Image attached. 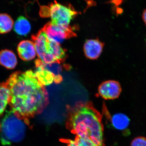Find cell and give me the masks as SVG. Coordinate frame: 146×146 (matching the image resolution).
I'll return each instance as SVG.
<instances>
[{
	"label": "cell",
	"instance_id": "2",
	"mask_svg": "<svg viewBox=\"0 0 146 146\" xmlns=\"http://www.w3.org/2000/svg\"><path fill=\"white\" fill-rule=\"evenodd\" d=\"M66 126L77 137L91 140L96 146H104L102 116L89 102H79L68 107Z\"/></svg>",
	"mask_w": 146,
	"mask_h": 146
},
{
	"label": "cell",
	"instance_id": "14",
	"mask_svg": "<svg viewBox=\"0 0 146 146\" xmlns=\"http://www.w3.org/2000/svg\"><path fill=\"white\" fill-rule=\"evenodd\" d=\"M10 91L6 82L0 84V117L2 116L9 103Z\"/></svg>",
	"mask_w": 146,
	"mask_h": 146
},
{
	"label": "cell",
	"instance_id": "6",
	"mask_svg": "<svg viewBox=\"0 0 146 146\" xmlns=\"http://www.w3.org/2000/svg\"><path fill=\"white\" fill-rule=\"evenodd\" d=\"M47 36L52 41L60 44L66 39L76 36L70 26L68 27L56 25L49 22L42 28Z\"/></svg>",
	"mask_w": 146,
	"mask_h": 146
},
{
	"label": "cell",
	"instance_id": "19",
	"mask_svg": "<svg viewBox=\"0 0 146 146\" xmlns=\"http://www.w3.org/2000/svg\"><path fill=\"white\" fill-rule=\"evenodd\" d=\"M63 81V78L61 75L54 76V81L56 84H59Z\"/></svg>",
	"mask_w": 146,
	"mask_h": 146
},
{
	"label": "cell",
	"instance_id": "9",
	"mask_svg": "<svg viewBox=\"0 0 146 146\" xmlns=\"http://www.w3.org/2000/svg\"><path fill=\"white\" fill-rule=\"evenodd\" d=\"M18 55L24 61H29L34 59L36 51L33 42L30 40H23L18 44L17 47Z\"/></svg>",
	"mask_w": 146,
	"mask_h": 146
},
{
	"label": "cell",
	"instance_id": "20",
	"mask_svg": "<svg viewBox=\"0 0 146 146\" xmlns=\"http://www.w3.org/2000/svg\"><path fill=\"white\" fill-rule=\"evenodd\" d=\"M142 19L144 23L146 25V8L144 10L142 14Z\"/></svg>",
	"mask_w": 146,
	"mask_h": 146
},
{
	"label": "cell",
	"instance_id": "12",
	"mask_svg": "<svg viewBox=\"0 0 146 146\" xmlns=\"http://www.w3.org/2000/svg\"><path fill=\"white\" fill-rule=\"evenodd\" d=\"M107 115L110 117V125L117 130H125L130 123L129 118L123 113H116L111 116Z\"/></svg>",
	"mask_w": 146,
	"mask_h": 146
},
{
	"label": "cell",
	"instance_id": "8",
	"mask_svg": "<svg viewBox=\"0 0 146 146\" xmlns=\"http://www.w3.org/2000/svg\"><path fill=\"white\" fill-rule=\"evenodd\" d=\"M104 44L98 39H87L84 45V51L87 58L95 60L101 54Z\"/></svg>",
	"mask_w": 146,
	"mask_h": 146
},
{
	"label": "cell",
	"instance_id": "21",
	"mask_svg": "<svg viewBox=\"0 0 146 146\" xmlns=\"http://www.w3.org/2000/svg\"><path fill=\"white\" fill-rule=\"evenodd\" d=\"M1 124H0V131H1Z\"/></svg>",
	"mask_w": 146,
	"mask_h": 146
},
{
	"label": "cell",
	"instance_id": "1",
	"mask_svg": "<svg viewBox=\"0 0 146 146\" xmlns=\"http://www.w3.org/2000/svg\"><path fill=\"white\" fill-rule=\"evenodd\" d=\"M6 82L10 91V110L29 125L30 119L43 112L48 104L47 90L31 70L13 73Z\"/></svg>",
	"mask_w": 146,
	"mask_h": 146
},
{
	"label": "cell",
	"instance_id": "3",
	"mask_svg": "<svg viewBox=\"0 0 146 146\" xmlns=\"http://www.w3.org/2000/svg\"><path fill=\"white\" fill-rule=\"evenodd\" d=\"M31 38L38 57L44 63L61 64L65 61L67 57L66 50L60 44L51 40L42 29Z\"/></svg>",
	"mask_w": 146,
	"mask_h": 146
},
{
	"label": "cell",
	"instance_id": "15",
	"mask_svg": "<svg viewBox=\"0 0 146 146\" xmlns=\"http://www.w3.org/2000/svg\"><path fill=\"white\" fill-rule=\"evenodd\" d=\"M12 18L6 13H0V34H5L11 31L13 26Z\"/></svg>",
	"mask_w": 146,
	"mask_h": 146
},
{
	"label": "cell",
	"instance_id": "10",
	"mask_svg": "<svg viewBox=\"0 0 146 146\" xmlns=\"http://www.w3.org/2000/svg\"><path fill=\"white\" fill-rule=\"evenodd\" d=\"M43 61L39 59L35 61V74L38 81L44 86L50 85L54 81V75L51 72L45 69Z\"/></svg>",
	"mask_w": 146,
	"mask_h": 146
},
{
	"label": "cell",
	"instance_id": "4",
	"mask_svg": "<svg viewBox=\"0 0 146 146\" xmlns=\"http://www.w3.org/2000/svg\"><path fill=\"white\" fill-rule=\"evenodd\" d=\"M27 125L23 121L17 118L11 110L7 111L2 121L1 143L3 145H9L23 141L25 136Z\"/></svg>",
	"mask_w": 146,
	"mask_h": 146
},
{
	"label": "cell",
	"instance_id": "13",
	"mask_svg": "<svg viewBox=\"0 0 146 146\" xmlns=\"http://www.w3.org/2000/svg\"><path fill=\"white\" fill-rule=\"evenodd\" d=\"M14 30L18 35L26 36L31 30V25L25 17L20 16L14 24Z\"/></svg>",
	"mask_w": 146,
	"mask_h": 146
},
{
	"label": "cell",
	"instance_id": "17",
	"mask_svg": "<svg viewBox=\"0 0 146 146\" xmlns=\"http://www.w3.org/2000/svg\"><path fill=\"white\" fill-rule=\"evenodd\" d=\"M43 65L45 69L51 72L54 75V76L60 75V73L63 69L69 70L70 68L68 65H62L60 63H57L46 64L43 62Z\"/></svg>",
	"mask_w": 146,
	"mask_h": 146
},
{
	"label": "cell",
	"instance_id": "5",
	"mask_svg": "<svg viewBox=\"0 0 146 146\" xmlns=\"http://www.w3.org/2000/svg\"><path fill=\"white\" fill-rule=\"evenodd\" d=\"M49 17L51 18V23L56 25L68 27L73 20L79 14L71 5H63L56 1L49 5Z\"/></svg>",
	"mask_w": 146,
	"mask_h": 146
},
{
	"label": "cell",
	"instance_id": "11",
	"mask_svg": "<svg viewBox=\"0 0 146 146\" xmlns=\"http://www.w3.org/2000/svg\"><path fill=\"white\" fill-rule=\"evenodd\" d=\"M18 63L17 57L14 53L10 50L0 51V65L9 70L15 68Z\"/></svg>",
	"mask_w": 146,
	"mask_h": 146
},
{
	"label": "cell",
	"instance_id": "16",
	"mask_svg": "<svg viewBox=\"0 0 146 146\" xmlns=\"http://www.w3.org/2000/svg\"><path fill=\"white\" fill-rule=\"evenodd\" d=\"M61 141L65 146H96L89 139L77 136L74 139H62Z\"/></svg>",
	"mask_w": 146,
	"mask_h": 146
},
{
	"label": "cell",
	"instance_id": "18",
	"mask_svg": "<svg viewBox=\"0 0 146 146\" xmlns=\"http://www.w3.org/2000/svg\"><path fill=\"white\" fill-rule=\"evenodd\" d=\"M130 146H146V138L138 136L134 138L131 141Z\"/></svg>",
	"mask_w": 146,
	"mask_h": 146
},
{
	"label": "cell",
	"instance_id": "7",
	"mask_svg": "<svg viewBox=\"0 0 146 146\" xmlns=\"http://www.w3.org/2000/svg\"><path fill=\"white\" fill-rule=\"evenodd\" d=\"M98 94L102 98L106 100L118 98L122 91V88L119 82L109 80L104 82L98 89Z\"/></svg>",
	"mask_w": 146,
	"mask_h": 146
}]
</instances>
